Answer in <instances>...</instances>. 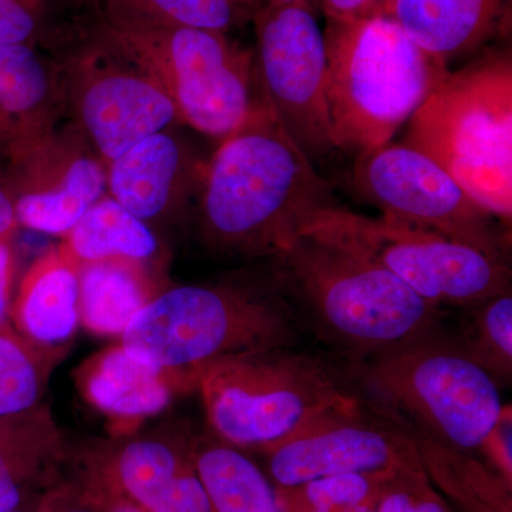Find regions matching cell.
I'll use <instances>...</instances> for the list:
<instances>
[{"label":"cell","instance_id":"cell-29","mask_svg":"<svg viewBox=\"0 0 512 512\" xmlns=\"http://www.w3.org/2000/svg\"><path fill=\"white\" fill-rule=\"evenodd\" d=\"M400 473L342 474L276 488V493L285 512H311L338 504L379 505L384 488Z\"/></svg>","mask_w":512,"mask_h":512},{"label":"cell","instance_id":"cell-40","mask_svg":"<svg viewBox=\"0 0 512 512\" xmlns=\"http://www.w3.org/2000/svg\"><path fill=\"white\" fill-rule=\"evenodd\" d=\"M12 512H18V511H12Z\"/></svg>","mask_w":512,"mask_h":512},{"label":"cell","instance_id":"cell-14","mask_svg":"<svg viewBox=\"0 0 512 512\" xmlns=\"http://www.w3.org/2000/svg\"><path fill=\"white\" fill-rule=\"evenodd\" d=\"M0 181L19 227L63 237L107 194V165L72 123L6 163Z\"/></svg>","mask_w":512,"mask_h":512},{"label":"cell","instance_id":"cell-25","mask_svg":"<svg viewBox=\"0 0 512 512\" xmlns=\"http://www.w3.org/2000/svg\"><path fill=\"white\" fill-rule=\"evenodd\" d=\"M62 434L46 406L0 420V512L20 503V484L62 448Z\"/></svg>","mask_w":512,"mask_h":512},{"label":"cell","instance_id":"cell-27","mask_svg":"<svg viewBox=\"0 0 512 512\" xmlns=\"http://www.w3.org/2000/svg\"><path fill=\"white\" fill-rule=\"evenodd\" d=\"M62 348L35 345L12 326L0 329V420L39 407Z\"/></svg>","mask_w":512,"mask_h":512},{"label":"cell","instance_id":"cell-11","mask_svg":"<svg viewBox=\"0 0 512 512\" xmlns=\"http://www.w3.org/2000/svg\"><path fill=\"white\" fill-rule=\"evenodd\" d=\"M255 67L262 96L311 160L335 150L326 106L325 33L312 2L256 10Z\"/></svg>","mask_w":512,"mask_h":512},{"label":"cell","instance_id":"cell-1","mask_svg":"<svg viewBox=\"0 0 512 512\" xmlns=\"http://www.w3.org/2000/svg\"><path fill=\"white\" fill-rule=\"evenodd\" d=\"M335 197L313 161L262 101L221 140L201 190V232L228 254L278 256Z\"/></svg>","mask_w":512,"mask_h":512},{"label":"cell","instance_id":"cell-26","mask_svg":"<svg viewBox=\"0 0 512 512\" xmlns=\"http://www.w3.org/2000/svg\"><path fill=\"white\" fill-rule=\"evenodd\" d=\"M100 18L228 33L252 22L255 0H94Z\"/></svg>","mask_w":512,"mask_h":512},{"label":"cell","instance_id":"cell-9","mask_svg":"<svg viewBox=\"0 0 512 512\" xmlns=\"http://www.w3.org/2000/svg\"><path fill=\"white\" fill-rule=\"evenodd\" d=\"M302 234L335 242L375 262L437 306L470 308L511 291L504 256L383 217H366L333 205L315 212Z\"/></svg>","mask_w":512,"mask_h":512},{"label":"cell","instance_id":"cell-7","mask_svg":"<svg viewBox=\"0 0 512 512\" xmlns=\"http://www.w3.org/2000/svg\"><path fill=\"white\" fill-rule=\"evenodd\" d=\"M96 37L168 94L181 124L224 140L264 101L252 50L217 30L100 18Z\"/></svg>","mask_w":512,"mask_h":512},{"label":"cell","instance_id":"cell-37","mask_svg":"<svg viewBox=\"0 0 512 512\" xmlns=\"http://www.w3.org/2000/svg\"><path fill=\"white\" fill-rule=\"evenodd\" d=\"M110 512H146L141 510L138 505L131 503L128 500H117L114 503L113 507H111Z\"/></svg>","mask_w":512,"mask_h":512},{"label":"cell","instance_id":"cell-10","mask_svg":"<svg viewBox=\"0 0 512 512\" xmlns=\"http://www.w3.org/2000/svg\"><path fill=\"white\" fill-rule=\"evenodd\" d=\"M356 158L353 184L380 217L504 256L497 218L423 151L390 141Z\"/></svg>","mask_w":512,"mask_h":512},{"label":"cell","instance_id":"cell-17","mask_svg":"<svg viewBox=\"0 0 512 512\" xmlns=\"http://www.w3.org/2000/svg\"><path fill=\"white\" fill-rule=\"evenodd\" d=\"M63 72L36 47L0 46V158L28 153L57 128Z\"/></svg>","mask_w":512,"mask_h":512},{"label":"cell","instance_id":"cell-15","mask_svg":"<svg viewBox=\"0 0 512 512\" xmlns=\"http://www.w3.org/2000/svg\"><path fill=\"white\" fill-rule=\"evenodd\" d=\"M207 163L171 128L107 164V194L150 225L183 210L202 190Z\"/></svg>","mask_w":512,"mask_h":512},{"label":"cell","instance_id":"cell-32","mask_svg":"<svg viewBox=\"0 0 512 512\" xmlns=\"http://www.w3.org/2000/svg\"><path fill=\"white\" fill-rule=\"evenodd\" d=\"M490 467L505 481L512 484V412L511 406L503 407L494 429L488 434L483 447Z\"/></svg>","mask_w":512,"mask_h":512},{"label":"cell","instance_id":"cell-4","mask_svg":"<svg viewBox=\"0 0 512 512\" xmlns=\"http://www.w3.org/2000/svg\"><path fill=\"white\" fill-rule=\"evenodd\" d=\"M276 259L323 338L357 357L437 330L439 306L392 272L335 242L301 234Z\"/></svg>","mask_w":512,"mask_h":512},{"label":"cell","instance_id":"cell-36","mask_svg":"<svg viewBox=\"0 0 512 512\" xmlns=\"http://www.w3.org/2000/svg\"><path fill=\"white\" fill-rule=\"evenodd\" d=\"M311 512H377L375 504H338L329 507L319 508Z\"/></svg>","mask_w":512,"mask_h":512},{"label":"cell","instance_id":"cell-39","mask_svg":"<svg viewBox=\"0 0 512 512\" xmlns=\"http://www.w3.org/2000/svg\"><path fill=\"white\" fill-rule=\"evenodd\" d=\"M74 512H89V511H83V510H80V511H74Z\"/></svg>","mask_w":512,"mask_h":512},{"label":"cell","instance_id":"cell-31","mask_svg":"<svg viewBox=\"0 0 512 512\" xmlns=\"http://www.w3.org/2000/svg\"><path fill=\"white\" fill-rule=\"evenodd\" d=\"M46 22V0H0V46L35 47Z\"/></svg>","mask_w":512,"mask_h":512},{"label":"cell","instance_id":"cell-23","mask_svg":"<svg viewBox=\"0 0 512 512\" xmlns=\"http://www.w3.org/2000/svg\"><path fill=\"white\" fill-rule=\"evenodd\" d=\"M59 249L82 266L110 258L150 264L160 252L153 229L109 194L94 202L66 235Z\"/></svg>","mask_w":512,"mask_h":512},{"label":"cell","instance_id":"cell-38","mask_svg":"<svg viewBox=\"0 0 512 512\" xmlns=\"http://www.w3.org/2000/svg\"><path fill=\"white\" fill-rule=\"evenodd\" d=\"M258 3L259 8H265V6L274 5H285V3H296V2H312V0H255Z\"/></svg>","mask_w":512,"mask_h":512},{"label":"cell","instance_id":"cell-6","mask_svg":"<svg viewBox=\"0 0 512 512\" xmlns=\"http://www.w3.org/2000/svg\"><path fill=\"white\" fill-rule=\"evenodd\" d=\"M197 390L215 437L259 453L363 406L322 362L292 348L212 360L198 370Z\"/></svg>","mask_w":512,"mask_h":512},{"label":"cell","instance_id":"cell-33","mask_svg":"<svg viewBox=\"0 0 512 512\" xmlns=\"http://www.w3.org/2000/svg\"><path fill=\"white\" fill-rule=\"evenodd\" d=\"M325 18L365 20L392 16L396 0H318Z\"/></svg>","mask_w":512,"mask_h":512},{"label":"cell","instance_id":"cell-24","mask_svg":"<svg viewBox=\"0 0 512 512\" xmlns=\"http://www.w3.org/2000/svg\"><path fill=\"white\" fill-rule=\"evenodd\" d=\"M412 437L431 484L461 512H512V484L497 471L466 451L419 434Z\"/></svg>","mask_w":512,"mask_h":512},{"label":"cell","instance_id":"cell-21","mask_svg":"<svg viewBox=\"0 0 512 512\" xmlns=\"http://www.w3.org/2000/svg\"><path fill=\"white\" fill-rule=\"evenodd\" d=\"M80 323L101 336H121L161 292L146 262L110 258L79 268Z\"/></svg>","mask_w":512,"mask_h":512},{"label":"cell","instance_id":"cell-2","mask_svg":"<svg viewBox=\"0 0 512 512\" xmlns=\"http://www.w3.org/2000/svg\"><path fill=\"white\" fill-rule=\"evenodd\" d=\"M323 33L330 137L356 157L393 141L450 73L392 16L326 18Z\"/></svg>","mask_w":512,"mask_h":512},{"label":"cell","instance_id":"cell-22","mask_svg":"<svg viewBox=\"0 0 512 512\" xmlns=\"http://www.w3.org/2000/svg\"><path fill=\"white\" fill-rule=\"evenodd\" d=\"M191 458L212 512H285L264 471L237 447L204 437L191 444Z\"/></svg>","mask_w":512,"mask_h":512},{"label":"cell","instance_id":"cell-20","mask_svg":"<svg viewBox=\"0 0 512 512\" xmlns=\"http://www.w3.org/2000/svg\"><path fill=\"white\" fill-rule=\"evenodd\" d=\"M10 322L23 338L46 348H63L79 329V266L59 247L30 265L10 306Z\"/></svg>","mask_w":512,"mask_h":512},{"label":"cell","instance_id":"cell-12","mask_svg":"<svg viewBox=\"0 0 512 512\" xmlns=\"http://www.w3.org/2000/svg\"><path fill=\"white\" fill-rule=\"evenodd\" d=\"M62 72L74 124L106 165L144 138L181 124L163 87L99 39Z\"/></svg>","mask_w":512,"mask_h":512},{"label":"cell","instance_id":"cell-3","mask_svg":"<svg viewBox=\"0 0 512 512\" xmlns=\"http://www.w3.org/2000/svg\"><path fill=\"white\" fill-rule=\"evenodd\" d=\"M402 143L440 164L485 211L512 217V60L477 57L447 74L406 124Z\"/></svg>","mask_w":512,"mask_h":512},{"label":"cell","instance_id":"cell-35","mask_svg":"<svg viewBox=\"0 0 512 512\" xmlns=\"http://www.w3.org/2000/svg\"><path fill=\"white\" fill-rule=\"evenodd\" d=\"M19 222L8 190L0 181V239H12L18 231Z\"/></svg>","mask_w":512,"mask_h":512},{"label":"cell","instance_id":"cell-19","mask_svg":"<svg viewBox=\"0 0 512 512\" xmlns=\"http://www.w3.org/2000/svg\"><path fill=\"white\" fill-rule=\"evenodd\" d=\"M120 490L146 512H212L191 458L163 440L128 441L111 460Z\"/></svg>","mask_w":512,"mask_h":512},{"label":"cell","instance_id":"cell-30","mask_svg":"<svg viewBox=\"0 0 512 512\" xmlns=\"http://www.w3.org/2000/svg\"><path fill=\"white\" fill-rule=\"evenodd\" d=\"M377 512H453L424 468L403 471L384 488Z\"/></svg>","mask_w":512,"mask_h":512},{"label":"cell","instance_id":"cell-34","mask_svg":"<svg viewBox=\"0 0 512 512\" xmlns=\"http://www.w3.org/2000/svg\"><path fill=\"white\" fill-rule=\"evenodd\" d=\"M15 275V255L12 239H0V329L10 325L12 306V285Z\"/></svg>","mask_w":512,"mask_h":512},{"label":"cell","instance_id":"cell-8","mask_svg":"<svg viewBox=\"0 0 512 512\" xmlns=\"http://www.w3.org/2000/svg\"><path fill=\"white\" fill-rule=\"evenodd\" d=\"M138 359L195 382L212 360L248 350L293 348L291 311L272 296L234 285H183L158 293L120 336Z\"/></svg>","mask_w":512,"mask_h":512},{"label":"cell","instance_id":"cell-5","mask_svg":"<svg viewBox=\"0 0 512 512\" xmlns=\"http://www.w3.org/2000/svg\"><path fill=\"white\" fill-rule=\"evenodd\" d=\"M355 376L384 416L466 453L481 450L503 412L500 384L437 330L359 357Z\"/></svg>","mask_w":512,"mask_h":512},{"label":"cell","instance_id":"cell-28","mask_svg":"<svg viewBox=\"0 0 512 512\" xmlns=\"http://www.w3.org/2000/svg\"><path fill=\"white\" fill-rule=\"evenodd\" d=\"M474 308L461 348L477 365L487 370L498 384L512 377V296L501 293Z\"/></svg>","mask_w":512,"mask_h":512},{"label":"cell","instance_id":"cell-16","mask_svg":"<svg viewBox=\"0 0 512 512\" xmlns=\"http://www.w3.org/2000/svg\"><path fill=\"white\" fill-rule=\"evenodd\" d=\"M74 379L84 400L110 420L116 436H127L167 409L178 393L195 389L190 376L138 359L121 343L84 360Z\"/></svg>","mask_w":512,"mask_h":512},{"label":"cell","instance_id":"cell-13","mask_svg":"<svg viewBox=\"0 0 512 512\" xmlns=\"http://www.w3.org/2000/svg\"><path fill=\"white\" fill-rule=\"evenodd\" d=\"M262 454L276 488L342 474L423 468L412 434L382 413H367L363 406L326 417Z\"/></svg>","mask_w":512,"mask_h":512},{"label":"cell","instance_id":"cell-18","mask_svg":"<svg viewBox=\"0 0 512 512\" xmlns=\"http://www.w3.org/2000/svg\"><path fill=\"white\" fill-rule=\"evenodd\" d=\"M512 0H396L392 18L447 66L511 28Z\"/></svg>","mask_w":512,"mask_h":512}]
</instances>
